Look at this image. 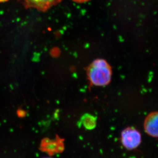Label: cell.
Masks as SVG:
<instances>
[{"mask_svg": "<svg viewBox=\"0 0 158 158\" xmlns=\"http://www.w3.org/2000/svg\"><path fill=\"white\" fill-rule=\"evenodd\" d=\"M87 75L91 85L105 86L111 81V66L105 60L96 59L87 69Z\"/></svg>", "mask_w": 158, "mask_h": 158, "instance_id": "6da1fadb", "label": "cell"}, {"mask_svg": "<svg viewBox=\"0 0 158 158\" xmlns=\"http://www.w3.org/2000/svg\"><path fill=\"white\" fill-rule=\"evenodd\" d=\"M73 1L76 2L78 3H83L87 2L89 1L90 0H72Z\"/></svg>", "mask_w": 158, "mask_h": 158, "instance_id": "52a82bcc", "label": "cell"}, {"mask_svg": "<svg viewBox=\"0 0 158 158\" xmlns=\"http://www.w3.org/2000/svg\"><path fill=\"white\" fill-rule=\"evenodd\" d=\"M144 128L148 135L158 138V111L148 114L144 122Z\"/></svg>", "mask_w": 158, "mask_h": 158, "instance_id": "277c9868", "label": "cell"}, {"mask_svg": "<svg viewBox=\"0 0 158 158\" xmlns=\"http://www.w3.org/2000/svg\"><path fill=\"white\" fill-rule=\"evenodd\" d=\"M26 9L34 8L45 12L53 6L59 4L62 0H19Z\"/></svg>", "mask_w": 158, "mask_h": 158, "instance_id": "3957f363", "label": "cell"}, {"mask_svg": "<svg viewBox=\"0 0 158 158\" xmlns=\"http://www.w3.org/2000/svg\"><path fill=\"white\" fill-rule=\"evenodd\" d=\"M121 141L125 148L129 151L134 150L141 143V135L135 128L128 127L122 131Z\"/></svg>", "mask_w": 158, "mask_h": 158, "instance_id": "7a4b0ae2", "label": "cell"}, {"mask_svg": "<svg viewBox=\"0 0 158 158\" xmlns=\"http://www.w3.org/2000/svg\"><path fill=\"white\" fill-rule=\"evenodd\" d=\"M9 0H0V3H4L8 1Z\"/></svg>", "mask_w": 158, "mask_h": 158, "instance_id": "ba28073f", "label": "cell"}, {"mask_svg": "<svg viewBox=\"0 0 158 158\" xmlns=\"http://www.w3.org/2000/svg\"><path fill=\"white\" fill-rule=\"evenodd\" d=\"M41 148L49 154H53L62 151L64 148L62 140L57 139L53 140L45 139L43 140L41 143Z\"/></svg>", "mask_w": 158, "mask_h": 158, "instance_id": "5b68a950", "label": "cell"}, {"mask_svg": "<svg viewBox=\"0 0 158 158\" xmlns=\"http://www.w3.org/2000/svg\"></svg>", "mask_w": 158, "mask_h": 158, "instance_id": "9c48e42d", "label": "cell"}, {"mask_svg": "<svg viewBox=\"0 0 158 158\" xmlns=\"http://www.w3.org/2000/svg\"><path fill=\"white\" fill-rule=\"evenodd\" d=\"M82 121L83 122L84 124H85V126L86 127H88L90 126L91 124V125L94 126V125L96 124V120L95 118L93 116H90V115H85L82 118Z\"/></svg>", "mask_w": 158, "mask_h": 158, "instance_id": "8992f818", "label": "cell"}]
</instances>
